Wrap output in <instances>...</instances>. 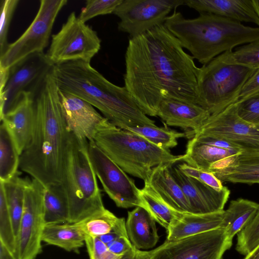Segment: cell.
Returning <instances> with one entry per match:
<instances>
[{"label": "cell", "instance_id": "6da1fadb", "mask_svg": "<svg viewBox=\"0 0 259 259\" xmlns=\"http://www.w3.org/2000/svg\"><path fill=\"white\" fill-rule=\"evenodd\" d=\"M125 66L124 87L146 115L166 98L199 105L200 68L163 24L130 38Z\"/></svg>", "mask_w": 259, "mask_h": 259}, {"label": "cell", "instance_id": "7a4b0ae2", "mask_svg": "<svg viewBox=\"0 0 259 259\" xmlns=\"http://www.w3.org/2000/svg\"><path fill=\"white\" fill-rule=\"evenodd\" d=\"M51 72L35 99L33 134L20 155L19 163L22 171L45 187L61 183L62 163L70 133L62 111L59 89Z\"/></svg>", "mask_w": 259, "mask_h": 259}, {"label": "cell", "instance_id": "3957f363", "mask_svg": "<svg viewBox=\"0 0 259 259\" xmlns=\"http://www.w3.org/2000/svg\"><path fill=\"white\" fill-rule=\"evenodd\" d=\"M52 76L59 90L76 96L98 109L114 126L124 129L137 125H155L139 107L125 87L116 85L80 61L54 66Z\"/></svg>", "mask_w": 259, "mask_h": 259}, {"label": "cell", "instance_id": "277c9868", "mask_svg": "<svg viewBox=\"0 0 259 259\" xmlns=\"http://www.w3.org/2000/svg\"><path fill=\"white\" fill-rule=\"evenodd\" d=\"M163 24L203 65L236 47L259 40L258 27L209 13L187 19L175 9Z\"/></svg>", "mask_w": 259, "mask_h": 259}, {"label": "cell", "instance_id": "5b68a950", "mask_svg": "<svg viewBox=\"0 0 259 259\" xmlns=\"http://www.w3.org/2000/svg\"><path fill=\"white\" fill-rule=\"evenodd\" d=\"M88 143L87 139L69 133L61 181L68 199L69 224L80 222L106 209Z\"/></svg>", "mask_w": 259, "mask_h": 259}, {"label": "cell", "instance_id": "8992f818", "mask_svg": "<svg viewBox=\"0 0 259 259\" xmlns=\"http://www.w3.org/2000/svg\"><path fill=\"white\" fill-rule=\"evenodd\" d=\"M93 141L122 169L149 182L153 168L162 164L182 161L183 155H175L142 137L114 125L98 130Z\"/></svg>", "mask_w": 259, "mask_h": 259}, {"label": "cell", "instance_id": "52a82bcc", "mask_svg": "<svg viewBox=\"0 0 259 259\" xmlns=\"http://www.w3.org/2000/svg\"><path fill=\"white\" fill-rule=\"evenodd\" d=\"M233 51L222 53L200 67L198 79L199 105L210 116L239 100L244 85L255 70L238 63Z\"/></svg>", "mask_w": 259, "mask_h": 259}, {"label": "cell", "instance_id": "ba28073f", "mask_svg": "<svg viewBox=\"0 0 259 259\" xmlns=\"http://www.w3.org/2000/svg\"><path fill=\"white\" fill-rule=\"evenodd\" d=\"M101 44L97 32L72 12L60 30L52 35L46 55L54 65L77 61L90 63Z\"/></svg>", "mask_w": 259, "mask_h": 259}, {"label": "cell", "instance_id": "9c48e42d", "mask_svg": "<svg viewBox=\"0 0 259 259\" xmlns=\"http://www.w3.org/2000/svg\"><path fill=\"white\" fill-rule=\"evenodd\" d=\"M54 65L46 53L32 54L10 68L8 80L0 92V119L12 111L24 95L35 99Z\"/></svg>", "mask_w": 259, "mask_h": 259}, {"label": "cell", "instance_id": "30bf717a", "mask_svg": "<svg viewBox=\"0 0 259 259\" xmlns=\"http://www.w3.org/2000/svg\"><path fill=\"white\" fill-rule=\"evenodd\" d=\"M67 0H41L34 19L25 31L9 44L0 56V65L10 68L27 57L44 53L48 46L55 20Z\"/></svg>", "mask_w": 259, "mask_h": 259}, {"label": "cell", "instance_id": "8fae6325", "mask_svg": "<svg viewBox=\"0 0 259 259\" xmlns=\"http://www.w3.org/2000/svg\"><path fill=\"white\" fill-rule=\"evenodd\" d=\"M233 239L220 227L174 241L151 250V259H222Z\"/></svg>", "mask_w": 259, "mask_h": 259}, {"label": "cell", "instance_id": "7c38bea8", "mask_svg": "<svg viewBox=\"0 0 259 259\" xmlns=\"http://www.w3.org/2000/svg\"><path fill=\"white\" fill-rule=\"evenodd\" d=\"M89 152L97 177L117 207L128 208L144 204L135 182L95 143L89 141Z\"/></svg>", "mask_w": 259, "mask_h": 259}, {"label": "cell", "instance_id": "4fadbf2b", "mask_svg": "<svg viewBox=\"0 0 259 259\" xmlns=\"http://www.w3.org/2000/svg\"><path fill=\"white\" fill-rule=\"evenodd\" d=\"M45 186L29 180L25 189L22 216L17 240L18 259H35L42 250L41 236L46 225L43 198Z\"/></svg>", "mask_w": 259, "mask_h": 259}, {"label": "cell", "instance_id": "5bb4252c", "mask_svg": "<svg viewBox=\"0 0 259 259\" xmlns=\"http://www.w3.org/2000/svg\"><path fill=\"white\" fill-rule=\"evenodd\" d=\"M184 5V0H123L113 14L118 17L119 31L130 38L164 24L173 9Z\"/></svg>", "mask_w": 259, "mask_h": 259}, {"label": "cell", "instance_id": "9a60e30c", "mask_svg": "<svg viewBox=\"0 0 259 259\" xmlns=\"http://www.w3.org/2000/svg\"><path fill=\"white\" fill-rule=\"evenodd\" d=\"M195 135L222 139L238 146L243 151H259V126L239 117L236 103L211 115L193 135Z\"/></svg>", "mask_w": 259, "mask_h": 259}, {"label": "cell", "instance_id": "2e32d148", "mask_svg": "<svg viewBox=\"0 0 259 259\" xmlns=\"http://www.w3.org/2000/svg\"><path fill=\"white\" fill-rule=\"evenodd\" d=\"M59 94L69 132L92 141L98 130L113 125L84 100L59 90Z\"/></svg>", "mask_w": 259, "mask_h": 259}, {"label": "cell", "instance_id": "e0dca14e", "mask_svg": "<svg viewBox=\"0 0 259 259\" xmlns=\"http://www.w3.org/2000/svg\"><path fill=\"white\" fill-rule=\"evenodd\" d=\"M172 176L182 188L194 214H205L224 210L230 194L225 187L217 191L205 184L185 175L177 166H169Z\"/></svg>", "mask_w": 259, "mask_h": 259}, {"label": "cell", "instance_id": "ac0fdd59", "mask_svg": "<svg viewBox=\"0 0 259 259\" xmlns=\"http://www.w3.org/2000/svg\"><path fill=\"white\" fill-rule=\"evenodd\" d=\"M208 171L222 183L259 184V151H242L212 164Z\"/></svg>", "mask_w": 259, "mask_h": 259}, {"label": "cell", "instance_id": "d6986e66", "mask_svg": "<svg viewBox=\"0 0 259 259\" xmlns=\"http://www.w3.org/2000/svg\"><path fill=\"white\" fill-rule=\"evenodd\" d=\"M157 116L169 126L192 130L193 136L201 129L210 114L199 105L166 98L160 102Z\"/></svg>", "mask_w": 259, "mask_h": 259}, {"label": "cell", "instance_id": "ffe728a7", "mask_svg": "<svg viewBox=\"0 0 259 259\" xmlns=\"http://www.w3.org/2000/svg\"><path fill=\"white\" fill-rule=\"evenodd\" d=\"M199 13H209L241 23L255 24L259 16L253 0H184V5Z\"/></svg>", "mask_w": 259, "mask_h": 259}, {"label": "cell", "instance_id": "44dd1931", "mask_svg": "<svg viewBox=\"0 0 259 259\" xmlns=\"http://www.w3.org/2000/svg\"><path fill=\"white\" fill-rule=\"evenodd\" d=\"M35 98L24 95L17 106L2 119L9 128L21 155L29 143L35 121Z\"/></svg>", "mask_w": 259, "mask_h": 259}, {"label": "cell", "instance_id": "7402d4cb", "mask_svg": "<svg viewBox=\"0 0 259 259\" xmlns=\"http://www.w3.org/2000/svg\"><path fill=\"white\" fill-rule=\"evenodd\" d=\"M170 165L173 164H162L154 167L147 183L170 208L181 213H192L185 194L169 171Z\"/></svg>", "mask_w": 259, "mask_h": 259}, {"label": "cell", "instance_id": "603a6c76", "mask_svg": "<svg viewBox=\"0 0 259 259\" xmlns=\"http://www.w3.org/2000/svg\"><path fill=\"white\" fill-rule=\"evenodd\" d=\"M225 210L205 214L183 213L167 231L166 240L174 241L222 227Z\"/></svg>", "mask_w": 259, "mask_h": 259}, {"label": "cell", "instance_id": "cb8c5ba5", "mask_svg": "<svg viewBox=\"0 0 259 259\" xmlns=\"http://www.w3.org/2000/svg\"><path fill=\"white\" fill-rule=\"evenodd\" d=\"M155 220L144 207L137 206L128 211L125 222L128 237L137 249L147 250L156 245L159 237Z\"/></svg>", "mask_w": 259, "mask_h": 259}, {"label": "cell", "instance_id": "d4e9b609", "mask_svg": "<svg viewBox=\"0 0 259 259\" xmlns=\"http://www.w3.org/2000/svg\"><path fill=\"white\" fill-rule=\"evenodd\" d=\"M242 152L239 150L226 149L201 143L192 138L188 142L182 161L194 167L208 171L212 164Z\"/></svg>", "mask_w": 259, "mask_h": 259}, {"label": "cell", "instance_id": "484cf974", "mask_svg": "<svg viewBox=\"0 0 259 259\" xmlns=\"http://www.w3.org/2000/svg\"><path fill=\"white\" fill-rule=\"evenodd\" d=\"M42 241L67 251L77 252L85 243V234L74 224H46Z\"/></svg>", "mask_w": 259, "mask_h": 259}, {"label": "cell", "instance_id": "4316f807", "mask_svg": "<svg viewBox=\"0 0 259 259\" xmlns=\"http://www.w3.org/2000/svg\"><path fill=\"white\" fill-rule=\"evenodd\" d=\"M259 210V204L243 198L232 200L225 210L222 227L229 237L234 236L247 226Z\"/></svg>", "mask_w": 259, "mask_h": 259}, {"label": "cell", "instance_id": "83f0119b", "mask_svg": "<svg viewBox=\"0 0 259 259\" xmlns=\"http://www.w3.org/2000/svg\"><path fill=\"white\" fill-rule=\"evenodd\" d=\"M43 205L46 224L69 223L68 199L61 183L45 187Z\"/></svg>", "mask_w": 259, "mask_h": 259}, {"label": "cell", "instance_id": "f1b7e54d", "mask_svg": "<svg viewBox=\"0 0 259 259\" xmlns=\"http://www.w3.org/2000/svg\"><path fill=\"white\" fill-rule=\"evenodd\" d=\"M20 154L15 141L5 122L0 126V181L12 179L19 168Z\"/></svg>", "mask_w": 259, "mask_h": 259}, {"label": "cell", "instance_id": "f546056e", "mask_svg": "<svg viewBox=\"0 0 259 259\" xmlns=\"http://www.w3.org/2000/svg\"><path fill=\"white\" fill-rule=\"evenodd\" d=\"M18 171L12 179L3 183L16 241L22 216L26 187L29 179L23 178Z\"/></svg>", "mask_w": 259, "mask_h": 259}, {"label": "cell", "instance_id": "4dcf8cb0", "mask_svg": "<svg viewBox=\"0 0 259 259\" xmlns=\"http://www.w3.org/2000/svg\"><path fill=\"white\" fill-rule=\"evenodd\" d=\"M140 196L144 204V208L166 230L183 213L167 205L147 182L145 183L144 187L140 189Z\"/></svg>", "mask_w": 259, "mask_h": 259}, {"label": "cell", "instance_id": "1f68e13d", "mask_svg": "<svg viewBox=\"0 0 259 259\" xmlns=\"http://www.w3.org/2000/svg\"><path fill=\"white\" fill-rule=\"evenodd\" d=\"M123 130L135 133L152 144L166 150L177 146L178 139L187 136L185 133L166 127H158L156 125L129 126Z\"/></svg>", "mask_w": 259, "mask_h": 259}, {"label": "cell", "instance_id": "d6a6232c", "mask_svg": "<svg viewBox=\"0 0 259 259\" xmlns=\"http://www.w3.org/2000/svg\"><path fill=\"white\" fill-rule=\"evenodd\" d=\"M119 218L106 208L74 224L85 235L99 237L109 233Z\"/></svg>", "mask_w": 259, "mask_h": 259}, {"label": "cell", "instance_id": "836d02e7", "mask_svg": "<svg viewBox=\"0 0 259 259\" xmlns=\"http://www.w3.org/2000/svg\"><path fill=\"white\" fill-rule=\"evenodd\" d=\"M0 242L16 256L17 241L2 182H0Z\"/></svg>", "mask_w": 259, "mask_h": 259}, {"label": "cell", "instance_id": "e575fe53", "mask_svg": "<svg viewBox=\"0 0 259 259\" xmlns=\"http://www.w3.org/2000/svg\"><path fill=\"white\" fill-rule=\"evenodd\" d=\"M259 245V210L250 223L237 234L236 249L247 255Z\"/></svg>", "mask_w": 259, "mask_h": 259}, {"label": "cell", "instance_id": "d590c367", "mask_svg": "<svg viewBox=\"0 0 259 259\" xmlns=\"http://www.w3.org/2000/svg\"><path fill=\"white\" fill-rule=\"evenodd\" d=\"M123 0H88L81 9L79 19L83 22L99 15L113 14Z\"/></svg>", "mask_w": 259, "mask_h": 259}, {"label": "cell", "instance_id": "8d00e7d4", "mask_svg": "<svg viewBox=\"0 0 259 259\" xmlns=\"http://www.w3.org/2000/svg\"><path fill=\"white\" fill-rule=\"evenodd\" d=\"M19 0H2L1 2L0 56L7 49L9 27Z\"/></svg>", "mask_w": 259, "mask_h": 259}, {"label": "cell", "instance_id": "74e56055", "mask_svg": "<svg viewBox=\"0 0 259 259\" xmlns=\"http://www.w3.org/2000/svg\"><path fill=\"white\" fill-rule=\"evenodd\" d=\"M236 103L237 114L240 118L250 124L259 125V92Z\"/></svg>", "mask_w": 259, "mask_h": 259}, {"label": "cell", "instance_id": "f35d334b", "mask_svg": "<svg viewBox=\"0 0 259 259\" xmlns=\"http://www.w3.org/2000/svg\"><path fill=\"white\" fill-rule=\"evenodd\" d=\"M233 54L241 65L253 69L259 68V40L237 47Z\"/></svg>", "mask_w": 259, "mask_h": 259}, {"label": "cell", "instance_id": "ab89813d", "mask_svg": "<svg viewBox=\"0 0 259 259\" xmlns=\"http://www.w3.org/2000/svg\"><path fill=\"white\" fill-rule=\"evenodd\" d=\"M186 176L194 178L217 191L222 190L225 186L215 175L208 171L191 166L186 163L177 165Z\"/></svg>", "mask_w": 259, "mask_h": 259}, {"label": "cell", "instance_id": "60d3db41", "mask_svg": "<svg viewBox=\"0 0 259 259\" xmlns=\"http://www.w3.org/2000/svg\"><path fill=\"white\" fill-rule=\"evenodd\" d=\"M85 244L90 259H120L122 256L111 252L98 237L85 235Z\"/></svg>", "mask_w": 259, "mask_h": 259}, {"label": "cell", "instance_id": "b9f144b4", "mask_svg": "<svg viewBox=\"0 0 259 259\" xmlns=\"http://www.w3.org/2000/svg\"><path fill=\"white\" fill-rule=\"evenodd\" d=\"M123 236H128L126 232L125 221L124 218H119L117 223L109 233L98 238L105 244H107Z\"/></svg>", "mask_w": 259, "mask_h": 259}, {"label": "cell", "instance_id": "7bdbcfd3", "mask_svg": "<svg viewBox=\"0 0 259 259\" xmlns=\"http://www.w3.org/2000/svg\"><path fill=\"white\" fill-rule=\"evenodd\" d=\"M106 245L111 252L119 256L123 255L135 247L128 236L120 237Z\"/></svg>", "mask_w": 259, "mask_h": 259}, {"label": "cell", "instance_id": "ee69618b", "mask_svg": "<svg viewBox=\"0 0 259 259\" xmlns=\"http://www.w3.org/2000/svg\"><path fill=\"white\" fill-rule=\"evenodd\" d=\"M198 142L221 148L230 150H242L238 146L222 139L205 136H193L192 137Z\"/></svg>", "mask_w": 259, "mask_h": 259}, {"label": "cell", "instance_id": "f6af8a7d", "mask_svg": "<svg viewBox=\"0 0 259 259\" xmlns=\"http://www.w3.org/2000/svg\"><path fill=\"white\" fill-rule=\"evenodd\" d=\"M258 92H259V68L255 70L244 85L240 94L239 100Z\"/></svg>", "mask_w": 259, "mask_h": 259}, {"label": "cell", "instance_id": "bcb514c9", "mask_svg": "<svg viewBox=\"0 0 259 259\" xmlns=\"http://www.w3.org/2000/svg\"><path fill=\"white\" fill-rule=\"evenodd\" d=\"M151 251H142L134 247L122 255L120 259H151Z\"/></svg>", "mask_w": 259, "mask_h": 259}, {"label": "cell", "instance_id": "7dc6e473", "mask_svg": "<svg viewBox=\"0 0 259 259\" xmlns=\"http://www.w3.org/2000/svg\"><path fill=\"white\" fill-rule=\"evenodd\" d=\"M0 259H18L6 246L0 242Z\"/></svg>", "mask_w": 259, "mask_h": 259}, {"label": "cell", "instance_id": "c3c4849f", "mask_svg": "<svg viewBox=\"0 0 259 259\" xmlns=\"http://www.w3.org/2000/svg\"><path fill=\"white\" fill-rule=\"evenodd\" d=\"M244 259H259V245L250 253L246 255Z\"/></svg>", "mask_w": 259, "mask_h": 259}, {"label": "cell", "instance_id": "681fc988", "mask_svg": "<svg viewBox=\"0 0 259 259\" xmlns=\"http://www.w3.org/2000/svg\"><path fill=\"white\" fill-rule=\"evenodd\" d=\"M255 9L259 16V0H253Z\"/></svg>", "mask_w": 259, "mask_h": 259}, {"label": "cell", "instance_id": "f907efd6", "mask_svg": "<svg viewBox=\"0 0 259 259\" xmlns=\"http://www.w3.org/2000/svg\"><path fill=\"white\" fill-rule=\"evenodd\" d=\"M258 126H259V125H258Z\"/></svg>", "mask_w": 259, "mask_h": 259}]
</instances>
